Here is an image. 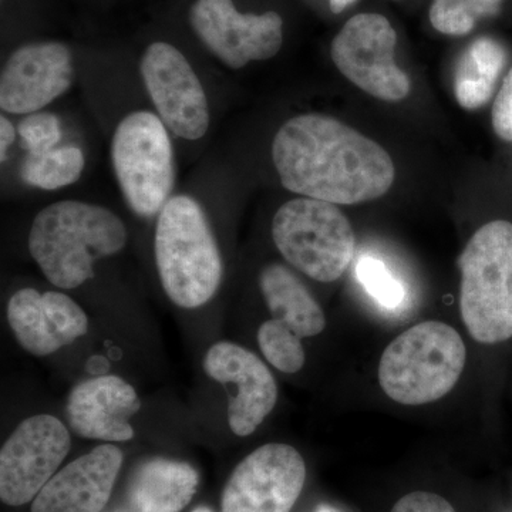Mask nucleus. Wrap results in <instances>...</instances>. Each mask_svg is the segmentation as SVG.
I'll return each instance as SVG.
<instances>
[{
  "instance_id": "obj_23",
  "label": "nucleus",
  "mask_w": 512,
  "mask_h": 512,
  "mask_svg": "<svg viewBox=\"0 0 512 512\" xmlns=\"http://www.w3.org/2000/svg\"><path fill=\"white\" fill-rule=\"evenodd\" d=\"M258 343L269 363L293 375L305 365L302 338L279 319L266 320L258 330Z\"/></svg>"
},
{
  "instance_id": "obj_9",
  "label": "nucleus",
  "mask_w": 512,
  "mask_h": 512,
  "mask_svg": "<svg viewBox=\"0 0 512 512\" xmlns=\"http://www.w3.org/2000/svg\"><path fill=\"white\" fill-rule=\"evenodd\" d=\"M72 448L63 421L49 414L19 424L0 451V498L10 507L35 500Z\"/></svg>"
},
{
  "instance_id": "obj_19",
  "label": "nucleus",
  "mask_w": 512,
  "mask_h": 512,
  "mask_svg": "<svg viewBox=\"0 0 512 512\" xmlns=\"http://www.w3.org/2000/svg\"><path fill=\"white\" fill-rule=\"evenodd\" d=\"M259 286L275 319L282 320L301 338H313L326 326L325 313L301 279L281 264L266 266Z\"/></svg>"
},
{
  "instance_id": "obj_6",
  "label": "nucleus",
  "mask_w": 512,
  "mask_h": 512,
  "mask_svg": "<svg viewBox=\"0 0 512 512\" xmlns=\"http://www.w3.org/2000/svg\"><path fill=\"white\" fill-rule=\"evenodd\" d=\"M272 238L282 256L318 282H335L345 274L356 237L343 212L330 202L295 198L276 212Z\"/></svg>"
},
{
  "instance_id": "obj_16",
  "label": "nucleus",
  "mask_w": 512,
  "mask_h": 512,
  "mask_svg": "<svg viewBox=\"0 0 512 512\" xmlns=\"http://www.w3.org/2000/svg\"><path fill=\"white\" fill-rule=\"evenodd\" d=\"M123 466V453L101 444L57 471L32 501V512H101Z\"/></svg>"
},
{
  "instance_id": "obj_10",
  "label": "nucleus",
  "mask_w": 512,
  "mask_h": 512,
  "mask_svg": "<svg viewBox=\"0 0 512 512\" xmlns=\"http://www.w3.org/2000/svg\"><path fill=\"white\" fill-rule=\"evenodd\" d=\"M190 25L212 55L231 69L278 55L284 20L276 12L241 13L232 0H195Z\"/></svg>"
},
{
  "instance_id": "obj_11",
  "label": "nucleus",
  "mask_w": 512,
  "mask_h": 512,
  "mask_svg": "<svg viewBox=\"0 0 512 512\" xmlns=\"http://www.w3.org/2000/svg\"><path fill=\"white\" fill-rule=\"evenodd\" d=\"M140 73L158 117L174 136L200 140L210 127L207 94L183 53L154 42L141 57Z\"/></svg>"
},
{
  "instance_id": "obj_20",
  "label": "nucleus",
  "mask_w": 512,
  "mask_h": 512,
  "mask_svg": "<svg viewBox=\"0 0 512 512\" xmlns=\"http://www.w3.org/2000/svg\"><path fill=\"white\" fill-rule=\"evenodd\" d=\"M507 53L497 40L491 37H478L457 64L454 92L458 104L466 110H477L490 101Z\"/></svg>"
},
{
  "instance_id": "obj_28",
  "label": "nucleus",
  "mask_w": 512,
  "mask_h": 512,
  "mask_svg": "<svg viewBox=\"0 0 512 512\" xmlns=\"http://www.w3.org/2000/svg\"><path fill=\"white\" fill-rule=\"evenodd\" d=\"M16 140V130L10 120L0 117V160H6L8 150Z\"/></svg>"
},
{
  "instance_id": "obj_14",
  "label": "nucleus",
  "mask_w": 512,
  "mask_h": 512,
  "mask_svg": "<svg viewBox=\"0 0 512 512\" xmlns=\"http://www.w3.org/2000/svg\"><path fill=\"white\" fill-rule=\"evenodd\" d=\"M204 369L215 382L237 386V394L229 399V429L238 437L251 436L278 400V386L268 367L251 350L218 342L208 350Z\"/></svg>"
},
{
  "instance_id": "obj_27",
  "label": "nucleus",
  "mask_w": 512,
  "mask_h": 512,
  "mask_svg": "<svg viewBox=\"0 0 512 512\" xmlns=\"http://www.w3.org/2000/svg\"><path fill=\"white\" fill-rule=\"evenodd\" d=\"M392 512H456L453 505L440 495L416 491L404 495L394 504Z\"/></svg>"
},
{
  "instance_id": "obj_25",
  "label": "nucleus",
  "mask_w": 512,
  "mask_h": 512,
  "mask_svg": "<svg viewBox=\"0 0 512 512\" xmlns=\"http://www.w3.org/2000/svg\"><path fill=\"white\" fill-rule=\"evenodd\" d=\"M18 133L29 154L53 150L62 138V127L55 114L37 111L20 121Z\"/></svg>"
},
{
  "instance_id": "obj_2",
  "label": "nucleus",
  "mask_w": 512,
  "mask_h": 512,
  "mask_svg": "<svg viewBox=\"0 0 512 512\" xmlns=\"http://www.w3.org/2000/svg\"><path fill=\"white\" fill-rule=\"evenodd\" d=\"M127 228L114 212L83 201H60L36 215L29 252L50 284L79 288L94 276V264L119 254Z\"/></svg>"
},
{
  "instance_id": "obj_5",
  "label": "nucleus",
  "mask_w": 512,
  "mask_h": 512,
  "mask_svg": "<svg viewBox=\"0 0 512 512\" xmlns=\"http://www.w3.org/2000/svg\"><path fill=\"white\" fill-rule=\"evenodd\" d=\"M460 312L471 338L485 345L512 338V224L478 229L458 259Z\"/></svg>"
},
{
  "instance_id": "obj_17",
  "label": "nucleus",
  "mask_w": 512,
  "mask_h": 512,
  "mask_svg": "<svg viewBox=\"0 0 512 512\" xmlns=\"http://www.w3.org/2000/svg\"><path fill=\"white\" fill-rule=\"evenodd\" d=\"M140 409L131 384L119 376H100L73 387L66 416L70 429L83 439L121 443L133 439L130 419Z\"/></svg>"
},
{
  "instance_id": "obj_12",
  "label": "nucleus",
  "mask_w": 512,
  "mask_h": 512,
  "mask_svg": "<svg viewBox=\"0 0 512 512\" xmlns=\"http://www.w3.org/2000/svg\"><path fill=\"white\" fill-rule=\"evenodd\" d=\"M306 480L301 453L288 444L256 448L232 471L221 512H291Z\"/></svg>"
},
{
  "instance_id": "obj_31",
  "label": "nucleus",
  "mask_w": 512,
  "mask_h": 512,
  "mask_svg": "<svg viewBox=\"0 0 512 512\" xmlns=\"http://www.w3.org/2000/svg\"><path fill=\"white\" fill-rule=\"evenodd\" d=\"M319 512H333L332 510H329V508H322Z\"/></svg>"
},
{
  "instance_id": "obj_1",
  "label": "nucleus",
  "mask_w": 512,
  "mask_h": 512,
  "mask_svg": "<svg viewBox=\"0 0 512 512\" xmlns=\"http://www.w3.org/2000/svg\"><path fill=\"white\" fill-rule=\"evenodd\" d=\"M272 160L286 190L330 204L377 200L396 177L382 146L322 114L286 121L272 143Z\"/></svg>"
},
{
  "instance_id": "obj_29",
  "label": "nucleus",
  "mask_w": 512,
  "mask_h": 512,
  "mask_svg": "<svg viewBox=\"0 0 512 512\" xmlns=\"http://www.w3.org/2000/svg\"><path fill=\"white\" fill-rule=\"evenodd\" d=\"M355 2L356 0H329L330 10L338 15V13H342L343 10L348 9Z\"/></svg>"
},
{
  "instance_id": "obj_18",
  "label": "nucleus",
  "mask_w": 512,
  "mask_h": 512,
  "mask_svg": "<svg viewBox=\"0 0 512 512\" xmlns=\"http://www.w3.org/2000/svg\"><path fill=\"white\" fill-rule=\"evenodd\" d=\"M200 476L184 461L153 458L134 471L128 488L136 512H181L197 493Z\"/></svg>"
},
{
  "instance_id": "obj_24",
  "label": "nucleus",
  "mask_w": 512,
  "mask_h": 512,
  "mask_svg": "<svg viewBox=\"0 0 512 512\" xmlns=\"http://www.w3.org/2000/svg\"><path fill=\"white\" fill-rule=\"evenodd\" d=\"M356 275L363 288L384 308L396 309L402 305L406 296L404 286L380 259L362 256L357 262Z\"/></svg>"
},
{
  "instance_id": "obj_8",
  "label": "nucleus",
  "mask_w": 512,
  "mask_h": 512,
  "mask_svg": "<svg viewBox=\"0 0 512 512\" xmlns=\"http://www.w3.org/2000/svg\"><path fill=\"white\" fill-rule=\"evenodd\" d=\"M397 33L389 19L359 13L345 23L332 42L333 63L363 92L384 101L406 99L412 90L409 76L394 60Z\"/></svg>"
},
{
  "instance_id": "obj_21",
  "label": "nucleus",
  "mask_w": 512,
  "mask_h": 512,
  "mask_svg": "<svg viewBox=\"0 0 512 512\" xmlns=\"http://www.w3.org/2000/svg\"><path fill=\"white\" fill-rule=\"evenodd\" d=\"M84 164L86 158L79 147H56L46 153L29 154L20 174L26 184L53 191L76 183Z\"/></svg>"
},
{
  "instance_id": "obj_7",
  "label": "nucleus",
  "mask_w": 512,
  "mask_h": 512,
  "mask_svg": "<svg viewBox=\"0 0 512 512\" xmlns=\"http://www.w3.org/2000/svg\"><path fill=\"white\" fill-rule=\"evenodd\" d=\"M111 161L128 207L140 217L160 214L175 181L173 144L160 117L150 111L124 117L111 141Z\"/></svg>"
},
{
  "instance_id": "obj_30",
  "label": "nucleus",
  "mask_w": 512,
  "mask_h": 512,
  "mask_svg": "<svg viewBox=\"0 0 512 512\" xmlns=\"http://www.w3.org/2000/svg\"><path fill=\"white\" fill-rule=\"evenodd\" d=\"M192 512H214V511L210 510V508H208V507H198V508H195V510Z\"/></svg>"
},
{
  "instance_id": "obj_13",
  "label": "nucleus",
  "mask_w": 512,
  "mask_h": 512,
  "mask_svg": "<svg viewBox=\"0 0 512 512\" xmlns=\"http://www.w3.org/2000/svg\"><path fill=\"white\" fill-rule=\"evenodd\" d=\"M73 57L59 42L29 43L10 55L0 74V107L37 113L72 87Z\"/></svg>"
},
{
  "instance_id": "obj_22",
  "label": "nucleus",
  "mask_w": 512,
  "mask_h": 512,
  "mask_svg": "<svg viewBox=\"0 0 512 512\" xmlns=\"http://www.w3.org/2000/svg\"><path fill=\"white\" fill-rule=\"evenodd\" d=\"M503 0H433L430 22L447 36H466L478 20L498 15Z\"/></svg>"
},
{
  "instance_id": "obj_4",
  "label": "nucleus",
  "mask_w": 512,
  "mask_h": 512,
  "mask_svg": "<svg viewBox=\"0 0 512 512\" xmlns=\"http://www.w3.org/2000/svg\"><path fill=\"white\" fill-rule=\"evenodd\" d=\"M466 365V345L443 322L413 326L387 346L379 366L383 392L400 404L437 402L456 386Z\"/></svg>"
},
{
  "instance_id": "obj_26",
  "label": "nucleus",
  "mask_w": 512,
  "mask_h": 512,
  "mask_svg": "<svg viewBox=\"0 0 512 512\" xmlns=\"http://www.w3.org/2000/svg\"><path fill=\"white\" fill-rule=\"evenodd\" d=\"M493 127L498 137L512 143V67L494 101Z\"/></svg>"
},
{
  "instance_id": "obj_3",
  "label": "nucleus",
  "mask_w": 512,
  "mask_h": 512,
  "mask_svg": "<svg viewBox=\"0 0 512 512\" xmlns=\"http://www.w3.org/2000/svg\"><path fill=\"white\" fill-rule=\"evenodd\" d=\"M156 262L168 298L184 309H197L220 289L224 264L200 202L175 195L158 214Z\"/></svg>"
},
{
  "instance_id": "obj_15",
  "label": "nucleus",
  "mask_w": 512,
  "mask_h": 512,
  "mask_svg": "<svg viewBox=\"0 0 512 512\" xmlns=\"http://www.w3.org/2000/svg\"><path fill=\"white\" fill-rule=\"evenodd\" d=\"M8 323L26 352L47 356L82 338L89 318L79 303L60 292L23 288L10 298Z\"/></svg>"
}]
</instances>
